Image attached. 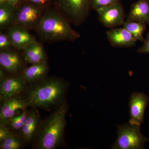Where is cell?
Masks as SVG:
<instances>
[{"mask_svg": "<svg viewBox=\"0 0 149 149\" xmlns=\"http://www.w3.org/2000/svg\"><path fill=\"white\" fill-rule=\"evenodd\" d=\"M122 25L137 41L143 42L145 40L143 34L146 31V24L139 22L126 20Z\"/></svg>", "mask_w": 149, "mask_h": 149, "instance_id": "cell-20", "label": "cell"}, {"mask_svg": "<svg viewBox=\"0 0 149 149\" xmlns=\"http://www.w3.org/2000/svg\"><path fill=\"white\" fill-rule=\"evenodd\" d=\"M69 84L64 79L47 77L28 84L21 93L28 107L49 109L65 103Z\"/></svg>", "mask_w": 149, "mask_h": 149, "instance_id": "cell-1", "label": "cell"}, {"mask_svg": "<svg viewBox=\"0 0 149 149\" xmlns=\"http://www.w3.org/2000/svg\"><path fill=\"white\" fill-rule=\"evenodd\" d=\"M41 121L38 109L31 108L29 110L26 122L18 134L25 145L32 143L33 142Z\"/></svg>", "mask_w": 149, "mask_h": 149, "instance_id": "cell-11", "label": "cell"}, {"mask_svg": "<svg viewBox=\"0 0 149 149\" xmlns=\"http://www.w3.org/2000/svg\"><path fill=\"white\" fill-rule=\"evenodd\" d=\"M28 1L38 4L47 5L49 4V2L52 0H28Z\"/></svg>", "mask_w": 149, "mask_h": 149, "instance_id": "cell-26", "label": "cell"}, {"mask_svg": "<svg viewBox=\"0 0 149 149\" xmlns=\"http://www.w3.org/2000/svg\"><path fill=\"white\" fill-rule=\"evenodd\" d=\"M68 109V105L65 103L42 120L32 143L34 149H56L61 146L64 141Z\"/></svg>", "mask_w": 149, "mask_h": 149, "instance_id": "cell-2", "label": "cell"}, {"mask_svg": "<svg viewBox=\"0 0 149 149\" xmlns=\"http://www.w3.org/2000/svg\"><path fill=\"white\" fill-rule=\"evenodd\" d=\"M13 133L7 127L6 125H0V142L4 140Z\"/></svg>", "mask_w": 149, "mask_h": 149, "instance_id": "cell-24", "label": "cell"}, {"mask_svg": "<svg viewBox=\"0 0 149 149\" xmlns=\"http://www.w3.org/2000/svg\"><path fill=\"white\" fill-rule=\"evenodd\" d=\"M22 0H8V3L13 5L16 6Z\"/></svg>", "mask_w": 149, "mask_h": 149, "instance_id": "cell-27", "label": "cell"}, {"mask_svg": "<svg viewBox=\"0 0 149 149\" xmlns=\"http://www.w3.org/2000/svg\"><path fill=\"white\" fill-rule=\"evenodd\" d=\"M49 66L47 61L32 64L24 68L21 74L27 85L36 83L47 77Z\"/></svg>", "mask_w": 149, "mask_h": 149, "instance_id": "cell-15", "label": "cell"}, {"mask_svg": "<svg viewBox=\"0 0 149 149\" xmlns=\"http://www.w3.org/2000/svg\"><path fill=\"white\" fill-rule=\"evenodd\" d=\"M149 102L148 97L146 94L137 92L132 93L129 102V123L141 126L144 122L145 110Z\"/></svg>", "mask_w": 149, "mask_h": 149, "instance_id": "cell-9", "label": "cell"}, {"mask_svg": "<svg viewBox=\"0 0 149 149\" xmlns=\"http://www.w3.org/2000/svg\"><path fill=\"white\" fill-rule=\"evenodd\" d=\"M0 108V125H6L12 118L28 107L21 94L1 102Z\"/></svg>", "mask_w": 149, "mask_h": 149, "instance_id": "cell-8", "label": "cell"}, {"mask_svg": "<svg viewBox=\"0 0 149 149\" xmlns=\"http://www.w3.org/2000/svg\"><path fill=\"white\" fill-rule=\"evenodd\" d=\"M118 138L111 148L113 149H143L149 139L144 137L140 130V125L128 123L118 125Z\"/></svg>", "mask_w": 149, "mask_h": 149, "instance_id": "cell-4", "label": "cell"}, {"mask_svg": "<svg viewBox=\"0 0 149 149\" xmlns=\"http://www.w3.org/2000/svg\"><path fill=\"white\" fill-rule=\"evenodd\" d=\"M99 20L104 26L113 28L123 25L125 22V14L120 2L96 10Z\"/></svg>", "mask_w": 149, "mask_h": 149, "instance_id": "cell-7", "label": "cell"}, {"mask_svg": "<svg viewBox=\"0 0 149 149\" xmlns=\"http://www.w3.org/2000/svg\"><path fill=\"white\" fill-rule=\"evenodd\" d=\"M0 65L1 68L14 75L21 74L24 69L20 56L15 52L8 49L1 51Z\"/></svg>", "mask_w": 149, "mask_h": 149, "instance_id": "cell-12", "label": "cell"}, {"mask_svg": "<svg viewBox=\"0 0 149 149\" xmlns=\"http://www.w3.org/2000/svg\"><path fill=\"white\" fill-rule=\"evenodd\" d=\"M13 46L10 38L8 34L1 33L0 34V49L1 50L8 49V48Z\"/></svg>", "mask_w": 149, "mask_h": 149, "instance_id": "cell-23", "label": "cell"}, {"mask_svg": "<svg viewBox=\"0 0 149 149\" xmlns=\"http://www.w3.org/2000/svg\"><path fill=\"white\" fill-rule=\"evenodd\" d=\"M137 52L141 54H149V33L144 40L143 45L137 49Z\"/></svg>", "mask_w": 149, "mask_h": 149, "instance_id": "cell-25", "label": "cell"}, {"mask_svg": "<svg viewBox=\"0 0 149 149\" xmlns=\"http://www.w3.org/2000/svg\"><path fill=\"white\" fill-rule=\"evenodd\" d=\"M8 3V0H0V5Z\"/></svg>", "mask_w": 149, "mask_h": 149, "instance_id": "cell-28", "label": "cell"}, {"mask_svg": "<svg viewBox=\"0 0 149 149\" xmlns=\"http://www.w3.org/2000/svg\"><path fill=\"white\" fill-rule=\"evenodd\" d=\"M111 45L118 47H130L135 45L137 40L124 27L111 28L106 33Z\"/></svg>", "mask_w": 149, "mask_h": 149, "instance_id": "cell-14", "label": "cell"}, {"mask_svg": "<svg viewBox=\"0 0 149 149\" xmlns=\"http://www.w3.org/2000/svg\"><path fill=\"white\" fill-rule=\"evenodd\" d=\"M29 113V110L25 109L19 114L12 118L6 125L12 133L19 134L26 122Z\"/></svg>", "mask_w": 149, "mask_h": 149, "instance_id": "cell-19", "label": "cell"}, {"mask_svg": "<svg viewBox=\"0 0 149 149\" xmlns=\"http://www.w3.org/2000/svg\"><path fill=\"white\" fill-rule=\"evenodd\" d=\"M24 61L31 64L47 61V56L43 47L35 41L23 50Z\"/></svg>", "mask_w": 149, "mask_h": 149, "instance_id": "cell-17", "label": "cell"}, {"mask_svg": "<svg viewBox=\"0 0 149 149\" xmlns=\"http://www.w3.org/2000/svg\"><path fill=\"white\" fill-rule=\"evenodd\" d=\"M126 20L149 25V0H138L131 6Z\"/></svg>", "mask_w": 149, "mask_h": 149, "instance_id": "cell-16", "label": "cell"}, {"mask_svg": "<svg viewBox=\"0 0 149 149\" xmlns=\"http://www.w3.org/2000/svg\"><path fill=\"white\" fill-rule=\"evenodd\" d=\"M25 146L19 135L14 133L0 142L1 149H21Z\"/></svg>", "mask_w": 149, "mask_h": 149, "instance_id": "cell-21", "label": "cell"}, {"mask_svg": "<svg viewBox=\"0 0 149 149\" xmlns=\"http://www.w3.org/2000/svg\"><path fill=\"white\" fill-rule=\"evenodd\" d=\"M27 85L21 74L0 80V101L21 94Z\"/></svg>", "mask_w": 149, "mask_h": 149, "instance_id": "cell-10", "label": "cell"}, {"mask_svg": "<svg viewBox=\"0 0 149 149\" xmlns=\"http://www.w3.org/2000/svg\"><path fill=\"white\" fill-rule=\"evenodd\" d=\"M13 46L19 50H24L27 46L36 41L27 29L14 24L9 29L8 33Z\"/></svg>", "mask_w": 149, "mask_h": 149, "instance_id": "cell-13", "label": "cell"}, {"mask_svg": "<svg viewBox=\"0 0 149 149\" xmlns=\"http://www.w3.org/2000/svg\"><path fill=\"white\" fill-rule=\"evenodd\" d=\"M56 6L70 23L82 24L91 9V0H54Z\"/></svg>", "mask_w": 149, "mask_h": 149, "instance_id": "cell-5", "label": "cell"}, {"mask_svg": "<svg viewBox=\"0 0 149 149\" xmlns=\"http://www.w3.org/2000/svg\"><path fill=\"white\" fill-rule=\"evenodd\" d=\"M70 22L56 7L46 8L35 30L41 39L49 42L74 41L80 34L73 29Z\"/></svg>", "mask_w": 149, "mask_h": 149, "instance_id": "cell-3", "label": "cell"}, {"mask_svg": "<svg viewBox=\"0 0 149 149\" xmlns=\"http://www.w3.org/2000/svg\"><path fill=\"white\" fill-rule=\"evenodd\" d=\"M47 5L35 3L26 0L17 7L13 25L28 29H35L42 18Z\"/></svg>", "mask_w": 149, "mask_h": 149, "instance_id": "cell-6", "label": "cell"}, {"mask_svg": "<svg viewBox=\"0 0 149 149\" xmlns=\"http://www.w3.org/2000/svg\"><path fill=\"white\" fill-rule=\"evenodd\" d=\"M16 6L8 3L0 5V28L1 29L6 28L10 24H13L16 14Z\"/></svg>", "mask_w": 149, "mask_h": 149, "instance_id": "cell-18", "label": "cell"}, {"mask_svg": "<svg viewBox=\"0 0 149 149\" xmlns=\"http://www.w3.org/2000/svg\"><path fill=\"white\" fill-rule=\"evenodd\" d=\"M121 0H91V8L97 10L116 3Z\"/></svg>", "mask_w": 149, "mask_h": 149, "instance_id": "cell-22", "label": "cell"}]
</instances>
